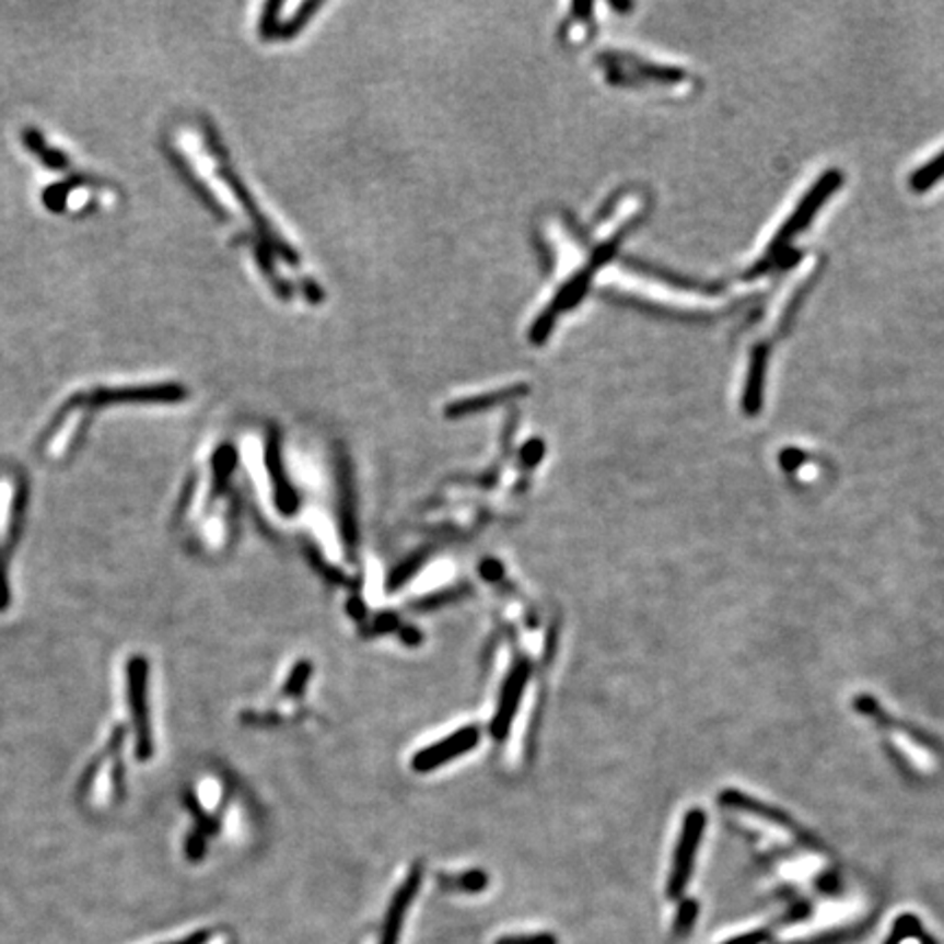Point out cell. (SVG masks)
<instances>
[{
  "label": "cell",
  "mask_w": 944,
  "mask_h": 944,
  "mask_svg": "<svg viewBox=\"0 0 944 944\" xmlns=\"http://www.w3.org/2000/svg\"><path fill=\"white\" fill-rule=\"evenodd\" d=\"M842 184V173L840 171H829L827 175H823L818 179V184L805 195V199L799 203V208L794 210V214L783 223V228L777 232V236L770 241L768 249L764 252V256L757 260V265L748 271V278L753 276H761L766 273L772 265H777V260L781 258V254L790 247V243L812 223V219L816 217L818 208L831 197V193Z\"/></svg>",
  "instance_id": "1"
},
{
  "label": "cell",
  "mask_w": 944,
  "mask_h": 944,
  "mask_svg": "<svg viewBox=\"0 0 944 944\" xmlns=\"http://www.w3.org/2000/svg\"><path fill=\"white\" fill-rule=\"evenodd\" d=\"M704 829H707V814L702 809H691L685 816L683 834H680L676 855H674V866H672V875H669V884H667L669 899L683 897V893L691 879V873H694V862H696V853L700 849Z\"/></svg>",
  "instance_id": "2"
},
{
  "label": "cell",
  "mask_w": 944,
  "mask_h": 944,
  "mask_svg": "<svg viewBox=\"0 0 944 944\" xmlns=\"http://www.w3.org/2000/svg\"><path fill=\"white\" fill-rule=\"evenodd\" d=\"M481 739V729L479 726H464L459 731H455L453 735H448L442 742H435L427 748H422L420 753H416L411 768L420 774L433 772L446 764H451L453 759L464 757L466 753H470L473 748H477Z\"/></svg>",
  "instance_id": "3"
},
{
  "label": "cell",
  "mask_w": 944,
  "mask_h": 944,
  "mask_svg": "<svg viewBox=\"0 0 944 944\" xmlns=\"http://www.w3.org/2000/svg\"><path fill=\"white\" fill-rule=\"evenodd\" d=\"M188 392L179 385H153V387H125V389H94L83 394L90 409L103 405H140V403H177Z\"/></svg>",
  "instance_id": "4"
},
{
  "label": "cell",
  "mask_w": 944,
  "mask_h": 944,
  "mask_svg": "<svg viewBox=\"0 0 944 944\" xmlns=\"http://www.w3.org/2000/svg\"><path fill=\"white\" fill-rule=\"evenodd\" d=\"M529 674H532V667H529V663H527V661H518V663L512 667V672L508 674V678H505V683H503V689H501V696H499L497 713H494L492 724H490V735H492V739L503 742V739L508 737V733H510V729H512V722H514V715H516V711H518V704H521L523 691H525V687H527Z\"/></svg>",
  "instance_id": "5"
},
{
  "label": "cell",
  "mask_w": 944,
  "mask_h": 944,
  "mask_svg": "<svg viewBox=\"0 0 944 944\" xmlns=\"http://www.w3.org/2000/svg\"><path fill=\"white\" fill-rule=\"evenodd\" d=\"M422 886V866H413L409 877L405 879V884L396 890L389 910L385 914V923H383V932H381V941L378 944H398L400 932H403V923L407 919V912L411 908L413 897L418 895Z\"/></svg>",
  "instance_id": "6"
},
{
  "label": "cell",
  "mask_w": 944,
  "mask_h": 944,
  "mask_svg": "<svg viewBox=\"0 0 944 944\" xmlns=\"http://www.w3.org/2000/svg\"><path fill=\"white\" fill-rule=\"evenodd\" d=\"M147 667L144 661L136 659L131 661L129 667V696H131V711H133V720H136V731H138V759H149L151 755V739H149V724H147V698H144V689H147Z\"/></svg>",
  "instance_id": "7"
},
{
  "label": "cell",
  "mask_w": 944,
  "mask_h": 944,
  "mask_svg": "<svg viewBox=\"0 0 944 944\" xmlns=\"http://www.w3.org/2000/svg\"><path fill=\"white\" fill-rule=\"evenodd\" d=\"M720 801H722V805H724V807L739 809V812L753 814V816H757V818L770 820L772 825H779V827H783V829L796 831V825H794V820H792L790 816H785L783 812H779V809H774V807H770V805H764V803H759V801H755V799H750V796H746V794H742V792L726 790V792H722Z\"/></svg>",
  "instance_id": "8"
},
{
  "label": "cell",
  "mask_w": 944,
  "mask_h": 944,
  "mask_svg": "<svg viewBox=\"0 0 944 944\" xmlns=\"http://www.w3.org/2000/svg\"><path fill=\"white\" fill-rule=\"evenodd\" d=\"M766 365H768V350L757 348L753 352L750 372L746 378V392H744V409L746 413L755 416L761 409L764 403V381H766Z\"/></svg>",
  "instance_id": "9"
},
{
  "label": "cell",
  "mask_w": 944,
  "mask_h": 944,
  "mask_svg": "<svg viewBox=\"0 0 944 944\" xmlns=\"http://www.w3.org/2000/svg\"><path fill=\"white\" fill-rule=\"evenodd\" d=\"M943 177L944 149L941 153H936V155H934V160L925 162L921 168H917V171H914V175H912V179H910V186H912L917 193H925V190H930L932 186H936Z\"/></svg>",
  "instance_id": "10"
},
{
  "label": "cell",
  "mask_w": 944,
  "mask_h": 944,
  "mask_svg": "<svg viewBox=\"0 0 944 944\" xmlns=\"http://www.w3.org/2000/svg\"><path fill=\"white\" fill-rule=\"evenodd\" d=\"M488 884H490V877L483 871H468V873H462L459 877H453V879L444 877L442 879V886L446 890H455L457 888V890H462L466 895H479V893H483L488 888Z\"/></svg>",
  "instance_id": "11"
},
{
  "label": "cell",
  "mask_w": 944,
  "mask_h": 944,
  "mask_svg": "<svg viewBox=\"0 0 944 944\" xmlns=\"http://www.w3.org/2000/svg\"><path fill=\"white\" fill-rule=\"evenodd\" d=\"M24 142H26V147L44 162V164H48L50 168H63L66 164H68V160L59 153V151H55V149H48L46 144H44V138L37 133V131H26V136H24Z\"/></svg>",
  "instance_id": "12"
},
{
  "label": "cell",
  "mask_w": 944,
  "mask_h": 944,
  "mask_svg": "<svg viewBox=\"0 0 944 944\" xmlns=\"http://www.w3.org/2000/svg\"><path fill=\"white\" fill-rule=\"evenodd\" d=\"M424 558H427V551L416 553V556H411V558L403 560V564H398V567L389 573L387 588H389V591H396V588L405 586V584H407V582H409V580L420 571V567L424 564Z\"/></svg>",
  "instance_id": "13"
},
{
  "label": "cell",
  "mask_w": 944,
  "mask_h": 944,
  "mask_svg": "<svg viewBox=\"0 0 944 944\" xmlns=\"http://www.w3.org/2000/svg\"><path fill=\"white\" fill-rule=\"evenodd\" d=\"M308 676H311V663H306V661L298 663L293 667L287 685H284V696H300L304 691V687H306Z\"/></svg>",
  "instance_id": "14"
},
{
  "label": "cell",
  "mask_w": 944,
  "mask_h": 944,
  "mask_svg": "<svg viewBox=\"0 0 944 944\" xmlns=\"http://www.w3.org/2000/svg\"><path fill=\"white\" fill-rule=\"evenodd\" d=\"M696 917H698V904L696 901H685L680 906L678 917H676V934H683V936L689 934Z\"/></svg>",
  "instance_id": "15"
},
{
  "label": "cell",
  "mask_w": 944,
  "mask_h": 944,
  "mask_svg": "<svg viewBox=\"0 0 944 944\" xmlns=\"http://www.w3.org/2000/svg\"><path fill=\"white\" fill-rule=\"evenodd\" d=\"M497 944H558L553 934H518V936H503Z\"/></svg>",
  "instance_id": "16"
},
{
  "label": "cell",
  "mask_w": 944,
  "mask_h": 944,
  "mask_svg": "<svg viewBox=\"0 0 944 944\" xmlns=\"http://www.w3.org/2000/svg\"><path fill=\"white\" fill-rule=\"evenodd\" d=\"M503 564L499 562V560H494V558H486L483 562H481V575H483V580H488V582H497V580H501L503 578Z\"/></svg>",
  "instance_id": "17"
},
{
  "label": "cell",
  "mask_w": 944,
  "mask_h": 944,
  "mask_svg": "<svg viewBox=\"0 0 944 944\" xmlns=\"http://www.w3.org/2000/svg\"><path fill=\"white\" fill-rule=\"evenodd\" d=\"M374 628L378 632H392V630H400V623H398V617L394 613H381L374 621Z\"/></svg>",
  "instance_id": "18"
},
{
  "label": "cell",
  "mask_w": 944,
  "mask_h": 944,
  "mask_svg": "<svg viewBox=\"0 0 944 944\" xmlns=\"http://www.w3.org/2000/svg\"><path fill=\"white\" fill-rule=\"evenodd\" d=\"M455 599V593L453 591H446V593H435V595H431L429 599H424L422 604H418V608H435V606H442V604H446V602H453Z\"/></svg>",
  "instance_id": "19"
},
{
  "label": "cell",
  "mask_w": 944,
  "mask_h": 944,
  "mask_svg": "<svg viewBox=\"0 0 944 944\" xmlns=\"http://www.w3.org/2000/svg\"><path fill=\"white\" fill-rule=\"evenodd\" d=\"M400 639H403L407 645H418V643L422 641V634H420V630H416V628H411V626H405V628H400Z\"/></svg>",
  "instance_id": "20"
},
{
  "label": "cell",
  "mask_w": 944,
  "mask_h": 944,
  "mask_svg": "<svg viewBox=\"0 0 944 944\" xmlns=\"http://www.w3.org/2000/svg\"><path fill=\"white\" fill-rule=\"evenodd\" d=\"M210 932L208 930H201V932H195V934H190V936H186V939H182V941H177V943H168V944H206L210 941Z\"/></svg>",
  "instance_id": "21"
},
{
  "label": "cell",
  "mask_w": 944,
  "mask_h": 944,
  "mask_svg": "<svg viewBox=\"0 0 944 944\" xmlns=\"http://www.w3.org/2000/svg\"><path fill=\"white\" fill-rule=\"evenodd\" d=\"M348 610L352 613L354 619H363L365 617V608H363V604L359 599H350L348 602Z\"/></svg>",
  "instance_id": "22"
}]
</instances>
